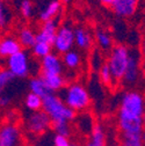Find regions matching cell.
Here are the masks:
<instances>
[{"mask_svg":"<svg viewBox=\"0 0 145 146\" xmlns=\"http://www.w3.org/2000/svg\"><path fill=\"white\" fill-rule=\"evenodd\" d=\"M145 111V98L137 90L123 93L117 114V124L122 136L142 135V116Z\"/></svg>","mask_w":145,"mask_h":146,"instance_id":"1","label":"cell"},{"mask_svg":"<svg viewBox=\"0 0 145 146\" xmlns=\"http://www.w3.org/2000/svg\"><path fill=\"white\" fill-rule=\"evenodd\" d=\"M62 100L74 113H84L90 106V95L87 88L80 82H72L62 90Z\"/></svg>","mask_w":145,"mask_h":146,"instance_id":"2","label":"cell"},{"mask_svg":"<svg viewBox=\"0 0 145 146\" xmlns=\"http://www.w3.org/2000/svg\"><path fill=\"white\" fill-rule=\"evenodd\" d=\"M42 110L47 113L51 122H58V121L71 122L76 119V116H77V113L70 109L64 103L61 96L53 93H50L49 95L43 98Z\"/></svg>","mask_w":145,"mask_h":146,"instance_id":"3","label":"cell"},{"mask_svg":"<svg viewBox=\"0 0 145 146\" xmlns=\"http://www.w3.org/2000/svg\"><path fill=\"white\" fill-rule=\"evenodd\" d=\"M129 58H130V49L126 45L117 44L110 49L109 56H108L107 59V65L109 66L115 81L122 80L125 68L129 63Z\"/></svg>","mask_w":145,"mask_h":146,"instance_id":"4","label":"cell"},{"mask_svg":"<svg viewBox=\"0 0 145 146\" xmlns=\"http://www.w3.org/2000/svg\"><path fill=\"white\" fill-rule=\"evenodd\" d=\"M6 65H7L6 68L14 76V78L23 79L27 78L33 72L31 58L28 54V52L25 50H20L19 52L8 57L6 59Z\"/></svg>","mask_w":145,"mask_h":146,"instance_id":"5","label":"cell"},{"mask_svg":"<svg viewBox=\"0 0 145 146\" xmlns=\"http://www.w3.org/2000/svg\"><path fill=\"white\" fill-rule=\"evenodd\" d=\"M52 125V122L50 117L47 115L45 111L39 110L30 113L26 119H25V127L26 130L35 136L43 135L45 131H48Z\"/></svg>","mask_w":145,"mask_h":146,"instance_id":"6","label":"cell"},{"mask_svg":"<svg viewBox=\"0 0 145 146\" xmlns=\"http://www.w3.org/2000/svg\"><path fill=\"white\" fill-rule=\"evenodd\" d=\"M73 46H74V29L67 23L59 26L52 43V49H55L56 53L58 54H64L65 52L73 49Z\"/></svg>","mask_w":145,"mask_h":146,"instance_id":"7","label":"cell"},{"mask_svg":"<svg viewBox=\"0 0 145 146\" xmlns=\"http://www.w3.org/2000/svg\"><path fill=\"white\" fill-rule=\"evenodd\" d=\"M0 146H22V132L14 122L0 125Z\"/></svg>","mask_w":145,"mask_h":146,"instance_id":"8","label":"cell"},{"mask_svg":"<svg viewBox=\"0 0 145 146\" xmlns=\"http://www.w3.org/2000/svg\"><path fill=\"white\" fill-rule=\"evenodd\" d=\"M139 65H140V53H138L137 51H130L129 63L125 68L124 76L121 80L125 86H135L138 82L140 74Z\"/></svg>","mask_w":145,"mask_h":146,"instance_id":"9","label":"cell"},{"mask_svg":"<svg viewBox=\"0 0 145 146\" xmlns=\"http://www.w3.org/2000/svg\"><path fill=\"white\" fill-rule=\"evenodd\" d=\"M41 73H49V74H63L64 65L62 62V57L58 53H49L48 56L41 59L40 62Z\"/></svg>","mask_w":145,"mask_h":146,"instance_id":"10","label":"cell"},{"mask_svg":"<svg viewBox=\"0 0 145 146\" xmlns=\"http://www.w3.org/2000/svg\"><path fill=\"white\" fill-rule=\"evenodd\" d=\"M58 20L53 19V20H49L42 23L41 28L39 29V31L36 33V41L39 42H44L48 44L53 43V40H55L56 33L58 30Z\"/></svg>","mask_w":145,"mask_h":146,"instance_id":"11","label":"cell"},{"mask_svg":"<svg viewBox=\"0 0 145 146\" xmlns=\"http://www.w3.org/2000/svg\"><path fill=\"white\" fill-rule=\"evenodd\" d=\"M138 0H114L110 8L120 17H130L135 15Z\"/></svg>","mask_w":145,"mask_h":146,"instance_id":"12","label":"cell"},{"mask_svg":"<svg viewBox=\"0 0 145 146\" xmlns=\"http://www.w3.org/2000/svg\"><path fill=\"white\" fill-rule=\"evenodd\" d=\"M22 50L17 38L13 35H6L0 38V58H8L12 54Z\"/></svg>","mask_w":145,"mask_h":146,"instance_id":"13","label":"cell"},{"mask_svg":"<svg viewBox=\"0 0 145 146\" xmlns=\"http://www.w3.org/2000/svg\"><path fill=\"white\" fill-rule=\"evenodd\" d=\"M74 45L80 50H89L93 45V35L84 27H77L74 29Z\"/></svg>","mask_w":145,"mask_h":146,"instance_id":"14","label":"cell"},{"mask_svg":"<svg viewBox=\"0 0 145 146\" xmlns=\"http://www.w3.org/2000/svg\"><path fill=\"white\" fill-rule=\"evenodd\" d=\"M41 77L45 82L47 87L51 93H56L65 87V77L63 74H49V73H41Z\"/></svg>","mask_w":145,"mask_h":146,"instance_id":"15","label":"cell"},{"mask_svg":"<svg viewBox=\"0 0 145 146\" xmlns=\"http://www.w3.org/2000/svg\"><path fill=\"white\" fill-rule=\"evenodd\" d=\"M61 11H62V3L59 0H51V1L48 3L47 6L41 11L39 17L42 22L53 20L57 17V15L61 13Z\"/></svg>","mask_w":145,"mask_h":146,"instance_id":"16","label":"cell"},{"mask_svg":"<svg viewBox=\"0 0 145 146\" xmlns=\"http://www.w3.org/2000/svg\"><path fill=\"white\" fill-rule=\"evenodd\" d=\"M16 38L23 49H31L36 43V31L30 27H23L17 33Z\"/></svg>","mask_w":145,"mask_h":146,"instance_id":"17","label":"cell"},{"mask_svg":"<svg viewBox=\"0 0 145 146\" xmlns=\"http://www.w3.org/2000/svg\"><path fill=\"white\" fill-rule=\"evenodd\" d=\"M62 62H63L64 67H67L69 70H77L81 66L82 58H81V54L78 51L72 49L65 52L64 54H62Z\"/></svg>","mask_w":145,"mask_h":146,"instance_id":"18","label":"cell"},{"mask_svg":"<svg viewBox=\"0 0 145 146\" xmlns=\"http://www.w3.org/2000/svg\"><path fill=\"white\" fill-rule=\"evenodd\" d=\"M28 87H29V90H30L31 93L41 96L42 99L45 98L47 95H49L51 93L50 90H49V88L47 87L45 82L43 81V79H42L41 76L30 78V80L28 82Z\"/></svg>","mask_w":145,"mask_h":146,"instance_id":"19","label":"cell"},{"mask_svg":"<svg viewBox=\"0 0 145 146\" xmlns=\"http://www.w3.org/2000/svg\"><path fill=\"white\" fill-rule=\"evenodd\" d=\"M95 40L101 50H110L114 46V41L112 35L104 29H96L95 30Z\"/></svg>","mask_w":145,"mask_h":146,"instance_id":"20","label":"cell"},{"mask_svg":"<svg viewBox=\"0 0 145 146\" xmlns=\"http://www.w3.org/2000/svg\"><path fill=\"white\" fill-rule=\"evenodd\" d=\"M25 106L30 113L42 110L43 106V99L39 95H36L31 92H29L25 98Z\"/></svg>","mask_w":145,"mask_h":146,"instance_id":"21","label":"cell"},{"mask_svg":"<svg viewBox=\"0 0 145 146\" xmlns=\"http://www.w3.org/2000/svg\"><path fill=\"white\" fill-rule=\"evenodd\" d=\"M31 52H33V56L37 59H42L45 56H48L49 53L52 52V45L44 43V42H39L36 41V43L33 45L31 48Z\"/></svg>","mask_w":145,"mask_h":146,"instance_id":"22","label":"cell"},{"mask_svg":"<svg viewBox=\"0 0 145 146\" xmlns=\"http://www.w3.org/2000/svg\"><path fill=\"white\" fill-rule=\"evenodd\" d=\"M99 77H100V81L106 85V86H113V84L115 82V79L113 78V74L110 72L109 66L107 65V63H103L102 66L99 68Z\"/></svg>","mask_w":145,"mask_h":146,"instance_id":"23","label":"cell"},{"mask_svg":"<svg viewBox=\"0 0 145 146\" xmlns=\"http://www.w3.org/2000/svg\"><path fill=\"white\" fill-rule=\"evenodd\" d=\"M52 129L56 135L64 136V137H70L71 135V125L70 122L66 121H58V122H52Z\"/></svg>","mask_w":145,"mask_h":146,"instance_id":"24","label":"cell"},{"mask_svg":"<svg viewBox=\"0 0 145 146\" xmlns=\"http://www.w3.org/2000/svg\"><path fill=\"white\" fill-rule=\"evenodd\" d=\"M14 76L7 68H0V94L13 82Z\"/></svg>","mask_w":145,"mask_h":146,"instance_id":"25","label":"cell"},{"mask_svg":"<svg viewBox=\"0 0 145 146\" xmlns=\"http://www.w3.org/2000/svg\"><path fill=\"white\" fill-rule=\"evenodd\" d=\"M122 146H144V143L142 140V135H128L122 136L121 138Z\"/></svg>","mask_w":145,"mask_h":146,"instance_id":"26","label":"cell"},{"mask_svg":"<svg viewBox=\"0 0 145 146\" xmlns=\"http://www.w3.org/2000/svg\"><path fill=\"white\" fill-rule=\"evenodd\" d=\"M9 21H11V14L8 12V8L6 7L3 0H0V29L6 28Z\"/></svg>","mask_w":145,"mask_h":146,"instance_id":"27","label":"cell"},{"mask_svg":"<svg viewBox=\"0 0 145 146\" xmlns=\"http://www.w3.org/2000/svg\"><path fill=\"white\" fill-rule=\"evenodd\" d=\"M20 13L25 19H31L34 14V4L31 3V0H21Z\"/></svg>","mask_w":145,"mask_h":146,"instance_id":"28","label":"cell"},{"mask_svg":"<svg viewBox=\"0 0 145 146\" xmlns=\"http://www.w3.org/2000/svg\"><path fill=\"white\" fill-rule=\"evenodd\" d=\"M95 63H96V70L99 71V68L102 66V64L104 63L103 62V58H102V54L100 53L99 50H94L92 52V57H90V64H92V67L94 68L95 66Z\"/></svg>","mask_w":145,"mask_h":146,"instance_id":"29","label":"cell"},{"mask_svg":"<svg viewBox=\"0 0 145 146\" xmlns=\"http://www.w3.org/2000/svg\"><path fill=\"white\" fill-rule=\"evenodd\" d=\"M53 146H72V144L69 137L55 135V137H53Z\"/></svg>","mask_w":145,"mask_h":146,"instance_id":"30","label":"cell"},{"mask_svg":"<svg viewBox=\"0 0 145 146\" xmlns=\"http://www.w3.org/2000/svg\"><path fill=\"white\" fill-rule=\"evenodd\" d=\"M11 101H12V99H11L9 95L4 94V93L0 94V108H6V107H8L9 103H11Z\"/></svg>","mask_w":145,"mask_h":146,"instance_id":"31","label":"cell"},{"mask_svg":"<svg viewBox=\"0 0 145 146\" xmlns=\"http://www.w3.org/2000/svg\"><path fill=\"white\" fill-rule=\"evenodd\" d=\"M99 1L103 5V6H107V7H110L112 6V4H113V1L114 0H99Z\"/></svg>","mask_w":145,"mask_h":146,"instance_id":"32","label":"cell"},{"mask_svg":"<svg viewBox=\"0 0 145 146\" xmlns=\"http://www.w3.org/2000/svg\"><path fill=\"white\" fill-rule=\"evenodd\" d=\"M142 52L145 56V34H144V38H143V43H142Z\"/></svg>","mask_w":145,"mask_h":146,"instance_id":"33","label":"cell"},{"mask_svg":"<svg viewBox=\"0 0 145 146\" xmlns=\"http://www.w3.org/2000/svg\"><path fill=\"white\" fill-rule=\"evenodd\" d=\"M142 123H143V127L145 129V111H144V114L142 116Z\"/></svg>","mask_w":145,"mask_h":146,"instance_id":"34","label":"cell"},{"mask_svg":"<svg viewBox=\"0 0 145 146\" xmlns=\"http://www.w3.org/2000/svg\"><path fill=\"white\" fill-rule=\"evenodd\" d=\"M142 140H143V143H144V145H145V129H144L143 132H142Z\"/></svg>","mask_w":145,"mask_h":146,"instance_id":"35","label":"cell"},{"mask_svg":"<svg viewBox=\"0 0 145 146\" xmlns=\"http://www.w3.org/2000/svg\"><path fill=\"white\" fill-rule=\"evenodd\" d=\"M61 3H64V4H69V3H71L72 0H59Z\"/></svg>","mask_w":145,"mask_h":146,"instance_id":"36","label":"cell"},{"mask_svg":"<svg viewBox=\"0 0 145 146\" xmlns=\"http://www.w3.org/2000/svg\"><path fill=\"white\" fill-rule=\"evenodd\" d=\"M72 146H79V145H72Z\"/></svg>","mask_w":145,"mask_h":146,"instance_id":"37","label":"cell"},{"mask_svg":"<svg viewBox=\"0 0 145 146\" xmlns=\"http://www.w3.org/2000/svg\"><path fill=\"white\" fill-rule=\"evenodd\" d=\"M117 146H122V145H121V144H120V145H117Z\"/></svg>","mask_w":145,"mask_h":146,"instance_id":"38","label":"cell"},{"mask_svg":"<svg viewBox=\"0 0 145 146\" xmlns=\"http://www.w3.org/2000/svg\"><path fill=\"white\" fill-rule=\"evenodd\" d=\"M144 146H145V145H144Z\"/></svg>","mask_w":145,"mask_h":146,"instance_id":"39","label":"cell"}]
</instances>
